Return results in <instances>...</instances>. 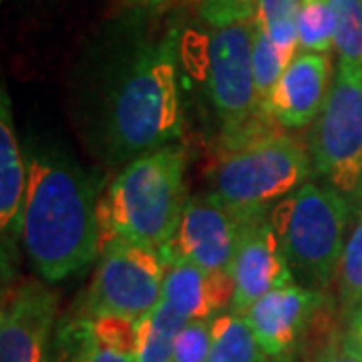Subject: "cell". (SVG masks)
Here are the masks:
<instances>
[{
  "label": "cell",
  "mask_w": 362,
  "mask_h": 362,
  "mask_svg": "<svg viewBox=\"0 0 362 362\" xmlns=\"http://www.w3.org/2000/svg\"><path fill=\"white\" fill-rule=\"evenodd\" d=\"M28 168L18 149V139L14 133L13 107L6 89H2L0 105V230L2 247L13 246L21 235L23 206H25Z\"/></svg>",
  "instance_id": "cell-15"
},
{
  "label": "cell",
  "mask_w": 362,
  "mask_h": 362,
  "mask_svg": "<svg viewBox=\"0 0 362 362\" xmlns=\"http://www.w3.org/2000/svg\"><path fill=\"white\" fill-rule=\"evenodd\" d=\"M78 338H81V349H78L77 362H137L133 354H127V352H121V350L107 349V346L97 344V342L85 332L83 326H81Z\"/></svg>",
  "instance_id": "cell-27"
},
{
  "label": "cell",
  "mask_w": 362,
  "mask_h": 362,
  "mask_svg": "<svg viewBox=\"0 0 362 362\" xmlns=\"http://www.w3.org/2000/svg\"><path fill=\"white\" fill-rule=\"evenodd\" d=\"M312 171L324 185L362 206V66L338 61L326 105L308 135Z\"/></svg>",
  "instance_id": "cell-6"
},
{
  "label": "cell",
  "mask_w": 362,
  "mask_h": 362,
  "mask_svg": "<svg viewBox=\"0 0 362 362\" xmlns=\"http://www.w3.org/2000/svg\"><path fill=\"white\" fill-rule=\"evenodd\" d=\"M181 135L177 37L143 49L111 97L107 141L119 157H137L168 147Z\"/></svg>",
  "instance_id": "cell-4"
},
{
  "label": "cell",
  "mask_w": 362,
  "mask_h": 362,
  "mask_svg": "<svg viewBox=\"0 0 362 362\" xmlns=\"http://www.w3.org/2000/svg\"><path fill=\"white\" fill-rule=\"evenodd\" d=\"M337 14L330 0H302L298 14V49L300 52L326 54L334 49Z\"/></svg>",
  "instance_id": "cell-18"
},
{
  "label": "cell",
  "mask_w": 362,
  "mask_h": 362,
  "mask_svg": "<svg viewBox=\"0 0 362 362\" xmlns=\"http://www.w3.org/2000/svg\"><path fill=\"white\" fill-rule=\"evenodd\" d=\"M332 63L320 52H298L262 105L282 127L300 129L316 121L332 87Z\"/></svg>",
  "instance_id": "cell-13"
},
{
  "label": "cell",
  "mask_w": 362,
  "mask_h": 362,
  "mask_svg": "<svg viewBox=\"0 0 362 362\" xmlns=\"http://www.w3.org/2000/svg\"><path fill=\"white\" fill-rule=\"evenodd\" d=\"M337 14L338 61L362 66V0H330Z\"/></svg>",
  "instance_id": "cell-22"
},
{
  "label": "cell",
  "mask_w": 362,
  "mask_h": 362,
  "mask_svg": "<svg viewBox=\"0 0 362 362\" xmlns=\"http://www.w3.org/2000/svg\"><path fill=\"white\" fill-rule=\"evenodd\" d=\"M87 296V318L117 314L139 320L163 298L165 259L161 250L119 242L101 250Z\"/></svg>",
  "instance_id": "cell-7"
},
{
  "label": "cell",
  "mask_w": 362,
  "mask_h": 362,
  "mask_svg": "<svg viewBox=\"0 0 362 362\" xmlns=\"http://www.w3.org/2000/svg\"><path fill=\"white\" fill-rule=\"evenodd\" d=\"M211 320H192L181 328L173 344L171 362H207L211 346Z\"/></svg>",
  "instance_id": "cell-24"
},
{
  "label": "cell",
  "mask_w": 362,
  "mask_h": 362,
  "mask_svg": "<svg viewBox=\"0 0 362 362\" xmlns=\"http://www.w3.org/2000/svg\"><path fill=\"white\" fill-rule=\"evenodd\" d=\"M57 296L37 280L4 290L0 310V362H47Z\"/></svg>",
  "instance_id": "cell-10"
},
{
  "label": "cell",
  "mask_w": 362,
  "mask_h": 362,
  "mask_svg": "<svg viewBox=\"0 0 362 362\" xmlns=\"http://www.w3.org/2000/svg\"><path fill=\"white\" fill-rule=\"evenodd\" d=\"M349 332L362 342V308L349 318Z\"/></svg>",
  "instance_id": "cell-29"
},
{
  "label": "cell",
  "mask_w": 362,
  "mask_h": 362,
  "mask_svg": "<svg viewBox=\"0 0 362 362\" xmlns=\"http://www.w3.org/2000/svg\"><path fill=\"white\" fill-rule=\"evenodd\" d=\"M312 159L304 145L286 135L268 113L226 133L209 171L211 195L246 214L264 216L272 206L308 183Z\"/></svg>",
  "instance_id": "cell-2"
},
{
  "label": "cell",
  "mask_w": 362,
  "mask_h": 362,
  "mask_svg": "<svg viewBox=\"0 0 362 362\" xmlns=\"http://www.w3.org/2000/svg\"><path fill=\"white\" fill-rule=\"evenodd\" d=\"M294 59H296V52H290L282 49V47H278L268 37V33L256 25V35H254V75H256L259 109H262V105L266 103V99L270 97L276 83L280 81V77L284 75V71Z\"/></svg>",
  "instance_id": "cell-20"
},
{
  "label": "cell",
  "mask_w": 362,
  "mask_h": 362,
  "mask_svg": "<svg viewBox=\"0 0 362 362\" xmlns=\"http://www.w3.org/2000/svg\"><path fill=\"white\" fill-rule=\"evenodd\" d=\"M266 216L240 211L211 194L189 197L161 256L165 264L192 262L206 270L228 272L247 228Z\"/></svg>",
  "instance_id": "cell-9"
},
{
  "label": "cell",
  "mask_w": 362,
  "mask_h": 362,
  "mask_svg": "<svg viewBox=\"0 0 362 362\" xmlns=\"http://www.w3.org/2000/svg\"><path fill=\"white\" fill-rule=\"evenodd\" d=\"M83 328L97 344L135 356L139 320L127 318V316H117V314H101V316L87 318L83 322Z\"/></svg>",
  "instance_id": "cell-23"
},
{
  "label": "cell",
  "mask_w": 362,
  "mask_h": 362,
  "mask_svg": "<svg viewBox=\"0 0 362 362\" xmlns=\"http://www.w3.org/2000/svg\"><path fill=\"white\" fill-rule=\"evenodd\" d=\"M338 296L346 318L362 308V206L358 207V218L344 247L338 272Z\"/></svg>",
  "instance_id": "cell-19"
},
{
  "label": "cell",
  "mask_w": 362,
  "mask_h": 362,
  "mask_svg": "<svg viewBox=\"0 0 362 362\" xmlns=\"http://www.w3.org/2000/svg\"><path fill=\"white\" fill-rule=\"evenodd\" d=\"M256 21L214 28L207 45V89L221 121L232 133L258 115L259 101L254 75Z\"/></svg>",
  "instance_id": "cell-8"
},
{
  "label": "cell",
  "mask_w": 362,
  "mask_h": 362,
  "mask_svg": "<svg viewBox=\"0 0 362 362\" xmlns=\"http://www.w3.org/2000/svg\"><path fill=\"white\" fill-rule=\"evenodd\" d=\"M97 202L89 175L73 161L39 156L28 163L21 240L47 282H61L99 256Z\"/></svg>",
  "instance_id": "cell-1"
},
{
  "label": "cell",
  "mask_w": 362,
  "mask_h": 362,
  "mask_svg": "<svg viewBox=\"0 0 362 362\" xmlns=\"http://www.w3.org/2000/svg\"><path fill=\"white\" fill-rule=\"evenodd\" d=\"M185 324L187 320L161 300L153 310L139 318L135 361L171 362L175 338Z\"/></svg>",
  "instance_id": "cell-17"
},
{
  "label": "cell",
  "mask_w": 362,
  "mask_h": 362,
  "mask_svg": "<svg viewBox=\"0 0 362 362\" xmlns=\"http://www.w3.org/2000/svg\"><path fill=\"white\" fill-rule=\"evenodd\" d=\"M228 272L233 280L230 310L235 314H246L259 298L294 282L278 233L272 228L268 216L247 228Z\"/></svg>",
  "instance_id": "cell-11"
},
{
  "label": "cell",
  "mask_w": 362,
  "mask_h": 362,
  "mask_svg": "<svg viewBox=\"0 0 362 362\" xmlns=\"http://www.w3.org/2000/svg\"><path fill=\"white\" fill-rule=\"evenodd\" d=\"M352 204L324 183H304L268 214L292 276L304 288L320 290L338 278Z\"/></svg>",
  "instance_id": "cell-5"
},
{
  "label": "cell",
  "mask_w": 362,
  "mask_h": 362,
  "mask_svg": "<svg viewBox=\"0 0 362 362\" xmlns=\"http://www.w3.org/2000/svg\"><path fill=\"white\" fill-rule=\"evenodd\" d=\"M183 173L180 145L133 159L97 202L101 250L119 242L168 246L187 204Z\"/></svg>",
  "instance_id": "cell-3"
},
{
  "label": "cell",
  "mask_w": 362,
  "mask_h": 362,
  "mask_svg": "<svg viewBox=\"0 0 362 362\" xmlns=\"http://www.w3.org/2000/svg\"><path fill=\"white\" fill-rule=\"evenodd\" d=\"M266 362H270V361H266Z\"/></svg>",
  "instance_id": "cell-30"
},
{
  "label": "cell",
  "mask_w": 362,
  "mask_h": 362,
  "mask_svg": "<svg viewBox=\"0 0 362 362\" xmlns=\"http://www.w3.org/2000/svg\"><path fill=\"white\" fill-rule=\"evenodd\" d=\"M270 361L244 314L221 312L211 320V346L207 362H266Z\"/></svg>",
  "instance_id": "cell-16"
},
{
  "label": "cell",
  "mask_w": 362,
  "mask_h": 362,
  "mask_svg": "<svg viewBox=\"0 0 362 362\" xmlns=\"http://www.w3.org/2000/svg\"><path fill=\"white\" fill-rule=\"evenodd\" d=\"M302 0H259L256 25L268 33L278 47L290 52L298 49V14Z\"/></svg>",
  "instance_id": "cell-21"
},
{
  "label": "cell",
  "mask_w": 362,
  "mask_h": 362,
  "mask_svg": "<svg viewBox=\"0 0 362 362\" xmlns=\"http://www.w3.org/2000/svg\"><path fill=\"white\" fill-rule=\"evenodd\" d=\"M199 14L214 28L256 18L259 0H197Z\"/></svg>",
  "instance_id": "cell-25"
},
{
  "label": "cell",
  "mask_w": 362,
  "mask_h": 362,
  "mask_svg": "<svg viewBox=\"0 0 362 362\" xmlns=\"http://www.w3.org/2000/svg\"><path fill=\"white\" fill-rule=\"evenodd\" d=\"M314 362H362V342L346 332L344 337L328 342Z\"/></svg>",
  "instance_id": "cell-26"
},
{
  "label": "cell",
  "mask_w": 362,
  "mask_h": 362,
  "mask_svg": "<svg viewBox=\"0 0 362 362\" xmlns=\"http://www.w3.org/2000/svg\"><path fill=\"white\" fill-rule=\"evenodd\" d=\"M187 322L211 320L233 300V280L230 272L206 270L192 262H168L163 298Z\"/></svg>",
  "instance_id": "cell-14"
},
{
  "label": "cell",
  "mask_w": 362,
  "mask_h": 362,
  "mask_svg": "<svg viewBox=\"0 0 362 362\" xmlns=\"http://www.w3.org/2000/svg\"><path fill=\"white\" fill-rule=\"evenodd\" d=\"M322 304L320 290L292 282L259 298L244 316L264 354L272 361H282L296 349Z\"/></svg>",
  "instance_id": "cell-12"
},
{
  "label": "cell",
  "mask_w": 362,
  "mask_h": 362,
  "mask_svg": "<svg viewBox=\"0 0 362 362\" xmlns=\"http://www.w3.org/2000/svg\"><path fill=\"white\" fill-rule=\"evenodd\" d=\"M127 2L135 8H141V11H157V8L169 4L171 0H127Z\"/></svg>",
  "instance_id": "cell-28"
}]
</instances>
